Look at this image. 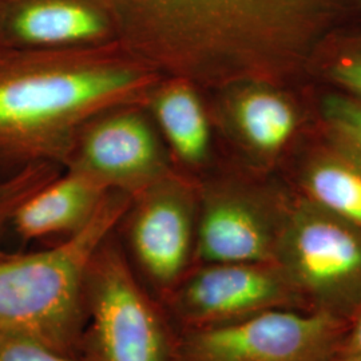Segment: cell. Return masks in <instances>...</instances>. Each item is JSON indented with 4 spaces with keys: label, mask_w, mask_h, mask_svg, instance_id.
<instances>
[{
    "label": "cell",
    "mask_w": 361,
    "mask_h": 361,
    "mask_svg": "<svg viewBox=\"0 0 361 361\" xmlns=\"http://www.w3.org/2000/svg\"><path fill=\"white\" fill-rule=\"evenodd\" d=\"M344 320L305 310H269L224 326L180 331L171 361H329Z\"/></svg>",
    "instance_id": "obj_6"
},
{
    "label": "cell",
    "mask_w": 361,
    "mask_h": 361,
    "mask_svg": "<svg viewBox=\"0 0 361 361\" xmlns=\"http://www.w3.org/2000/svg\"><path fill=\"white\" fill-rule=\"evenodd\" d=\"M116 43L164 78L228 89L297 70L340 0H97Z\"/></svg>",
    "instance_id": "obj_1"
},
{
    "label": "cell",
    "mask_w": 361,
    "mask_h": 361,
    "mask_svg": "<svg viewBox=\"0 0 361 361\" xmlns=\"http://www.w3.org/2000/svg\"><path fill=\"white\" fill-rule=\"evenodd\" d=\"M164 77L116 40L0 51V157L67 164L80 131L123 106H146Z\"/></svg>",
    "instance_id": "obj_2"
},
{
    "label": "cell",
    "mask_w": 361,
    "mask_h": 361,
    "mask_svg": "<svg viewBox=\"0 0 361 361\" xmlns=\"http://www.w3.org/2000/svg\"><path fill=\"white\" fill-rule=\"evenodd\" d=\"M331 74L336 82L361 101V51L353 52L337 61Z\"/></svg>",
    "instance_id": "obj_19"
},
{
    "label": "cell",
    "mask_w": 361,
    "mask_h": 361,
    "mask_svg": "<svg viewBox=\"0 0 361 361\" xmlns=\"http://www.w3.org/2000/svg\"><path fill=\"white\" fill-rule=\"evenodd\" d=\"M146 110L185 166H198L210 152L212 131L198 87L180 78H164L152 91Z\"/></svg>",
    "instance_id": "obj_14"
},
{
    "label": "cell",
    "mask_w": 361,
    "mask_h": 361,
    "mask_svg": "<svg viewBox=\"0 0 361 361\" xmlns=\"http://www.w3.org/2000/svg\"><path fill=\"white\" fill-rule=\"evenodd\" d=\"M0 335H1V331H0Z\"/></svg>",
    "instance_id": "obj_23"
},
{
    "label": "cell",
    "mask_w": 361,
    "mask_h": 361,
    "mask_svg": "<svg viewBox=\"0 0 361 361\" xmlns=\"http://www.w3.org/2000/svg\"><path fill=\"white\" fill-rule=\"evenodd\" d=\"M164 300L178 332L238 323L269 310L310 312L276 262L197 264Z\"/></svg>",
    "instance_id": "obj_7"
},
{
    "label": "cell",
    "mask_w": 361,
    "mask_h": 361,
    "mask_svg": "<svg viewBox=\"0 0 361 361\" xmlns=\"http://www.w3.org/2000/svg\"><path fill=\"white\" fill-rule=\"evenodd\" d=\"M0 361H80L34 340L1 332Z\"/></svg>",
    "instance_id": "obj_18"
},
{
    "label": "cell",
    "mask_w": 361,
    "mask_h": 361,
    "mask_svg": "<svg viewBox=\"0 0 361 361\" xmlns=\"http://www.w3.org/2000/svg\"><path fill=\"white\" fill-rule=\"evenodd\" d=\"M1 46L54 50L104 44L113 27L97 0H16L3 22Z\"/></svg>",
    "instance_id": "obj_11"
},
{
    "label": "cell",
    "mask_w": 361,
    "mask_h": 361,
    "mask_svg": "<svg viewBox=\"0 0 361 361\" xmlns=\"http://www.w3.org/2000/svg\"><path fill=\"white\" fill-rule=\"evenodd\" d=\"M336 355L361 360V304L347 320Z\"/></svg>",
    "instance_id": "obj_20"
},
{
    "label": "cell",
    "mask_w": 361,
    "mask_h": 361,
    "mask_svg": "<svg viewBox=\"0 0 361 361\" xmlns=\"http://www.w3.org/2000/svg\"><path fill=\"white\" fill-rule=\"evenodd\" d=\"M329 361H361L360 359H352V357H344V356H337L335 355Z\"/></svg>",
    "instance_id": "obj_21"
},
{
    "label": "cell",
    "mask_w": 361,
    "mask_h": 361,
    "mask_svg": "<svg viewBox=\"0 0 361 361\" xmlns=\"http://www.w3.org/2000/svg\"><path fill=\"white\" fill-rule=\"evenodd\" d=\"M324 116L331 129L348 145L352 155L361 161V101L331 95L324 101Z\"/></svg>",
    "instance_id": "obj_17"
},
{
    "label": "cell",
    "mask_w": 361,
    "mask_h": 361,
    "mask_svg": "<svg viewBox=\"0 0 361 361\" xmlns=\"http://www.w3.org/2000/svg\"><path fill=\"white\" fill-rule=\"evenodd\" d=\"M310 312L347 322L361 304V229L292 200L274 261Z\"/></svg>",
    "instance_id": "obj_5"
},
{
    "label": "cell",
    "mask_w": 361,
    "mask_h": 361,
    "mask_svg": "<svg viewBox=\"0 0 361 361\" xmlns=\"http://www.w3.org/2000/svg\"><path fill=\"white\" fill-rule=\"evenodd\" d=\"M126 214L135 259L164 298L194 265L198 186L173 170L134 195Z\"/></svg>",
    "instance_id": "obj_9"
},
{
    "label": "cell",
    "mask_w": 361,
    "mask_h": 361,
    "mask_svg": "<svg viewBox=\"0 0 361 361\" xmlns=\"http://www.w3.org/2000/svg\"><path fill=\"white\" fill-rule=\"evenodd\" d=\"M3 49H4V46H0V51H1V50H3Z\"/></svg>",
    "instance_id": "obj_22"
},
{
    "label": "cell",
    "mask_w": 361,
    "mask_h": 361,
    "mask_svg": "<svg viewBox=\"0 0 361 361\" xmlns=\"http://www.w3.org/2000/svg\"><path fill=\"white\" fill-rule=\"evenodd\" d=\"M86 325L79 359L171 361L176 336L164 310L138 283L111 235L91 258L85 279Z\"/></svg>",
    "instance_id": "obj_4"
},
{
    "label": "cell",
    "mask_w": 361,
    "mask_h": 361,
    "mask_svg": "<svg viewBox=\"0 0 361 361\" xmlns=\"http://www.w3.org/2000/svg\"><path fill=\"white\" fill-rule=\"evenodd\" d=\"M131 201L130 194L111 190L90 222L63 244L31 255H1L0 331L78 359L86 325V271Z\"/></svg>",
    "instance_id": "obj_3"
},
{
    "label": "cell",
    "mask_w": 361,
    "mask_h": 361,
    "mask_svg": "<svg viewBox=\"0 0 361 361\" xmlns=\"http://www.w3.org/2000/svg\"><path fill=\"white\" fill-rule=\"evenodd\" d=\"M146 113L145 106H123L97 116L66 165L131 197L165 178L174 169Z\"/></svg>",
    "instance_id": "obj_10"
},
{
    "label": "cell",
    "mask_w": 361,
    "mask_h": 361,
    "mask_svg": "<svg viewBox=\"0 0 361 361\" xmlns=\"http://www.w3.org/2000/svg\"><path fill=\"white\" fill-rule=\"evenodd\" d=\"M301 197L361 229V161L347 154L314 158L301 177Z\"/></svg>",
    "instance_id": "obj_15"
},
{
    "label": "cell",
    "mask_w": 361,
    "mask_h": 361,
    "mask_svg": "<svg viewBox=\"0 0 361 361\" xmlns=\"http://www.w3.org/2000/svg\"><path fill=\"white\" fill-rule=\"evenodd\" d=\"M290 202L237 182L198 186L194 265L274 262Z\"/></svg>",
    "instance_id": "obj_8"
},
{
    "label": "cell",
    "mask_w": 361,
    "mask_h": 361,
    "mask_svg": "<svg viewBox=\"0 0 361 361\" xmlns=\"http://www.w3.org/2000/svg\"><path fill=\"white\" fill-rule=\"evenodd\" d=\"M111 192L102 182L75 169L58 176L25 200L13 213V228L23 240L83 229Z\"/></svg>",
    "instance_id": "obj_12"
},
{
    "label": "cell",
    "mask_w": 361,
    "mask_h": 361,
    "mask_svg": "<svg viewBox=\"0 0 361 361\" xmlns=\"http://www.w3.org/2000/svg\"><path fill=\"white\" fill-rule=\"evenodd\" d=\"M228 89L226 119L238 142L259 157L280 153L298 126L292 102L265 82H244Z\"/></svg>",
    "instance_id": "obj_13"
},
{
    "label": "cell",
    "mask_w": 361,
    "mask_h": 361,
    "mask_svg": "<svg viewBox=\"0 0 361 361\" xmlns=\"http://www.w3.org/2000/svg\"><path fill=\"white\" fill-rule=\"evenodd\" d=\"M58 176L51 162H31L11 178L0 182V229L11 221L15 210L25 200Z\"/></svg>",
    "instance_id": "obj_16"
}]
</instances>
